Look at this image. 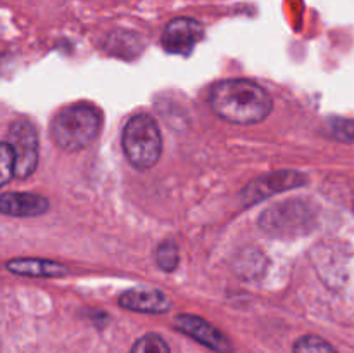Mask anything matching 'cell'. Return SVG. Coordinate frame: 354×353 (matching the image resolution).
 Listing matches in <instances>:
<instances>
[{
  "label": "cell",
  "mask_w": 354,
  "mask_h": 353,
  "mask_svg": "<svg viewBox=\"0 0 354 353\" xmlns=\"http://www.w3.org/2000/svg\"><path fill=\"white\" fill-rule=\"evenodd\" d=\"M211 107L223 120L237 125H254L272 113V97L251 80H225L211 89Z\"/></svg>",
  "instance_id": "obj_1"
},
{
  "label": "cell",
  "mask_w": 354,
  "mask_h": 353,
  "mask_svg": "<svg viewBox=\"0 0 354 353\" xmlns=\"http://www.w3.org/2000/svg\"><path fill=\"white\" fill-rule=\"evenodd\" d=\"M100 128V116L88 104H73L55 114L50 125V135L59 147L80 151L92 144Z\"/></svg>",
  "instance_id": "obj_2"
},
{
  "label": "cell",
  "mask_w": 354,
  "mask_h": 353,
  "mask_svg": "<svg viewBox=\"0 0 354 353\" xmlns=\"http://www.w3.org/2000/svg\"><path fill=\"white\" fill-rule=\"evenodd\" d=\"M123 149L128 161L138 170H149L159 161L162 138L158 123L149 114H137L123 130Z\"/></svg>",
  "instance_id": "obj_3"
},
{
  "label": "cell",
  "mask_w": 354,
  "mask_h": 353,
  "mask_svg": "<svg viewBox=\"0 0 354 353\" xmlns=\"http://www.w3.org/2000/svg\"><path fill=\"white\" fill-rule=\"evenodd\" d=\"M6 142L16 158V176H30L38 165V137L33 125L30 121H14Z\"/></svg>",
  "instance_id": "obj_4"
},
{
  "label": "cell",
  "mask_w": 354,
  "mask_h": 353,
  "mask_svg": "<svg viewBox=\"0 0 354 353\" xmlns=\"http://www.w3.org/2000/svg\"><path fill=\"white\" fill-rule=\"evenodd\" d=\"M204 37V30L197 21L190 17H176L169 21L162 33V47L171 54L187 55L194 51L201 38Z\"/></svg>",
  "instance_id": "obj_5"
},
{
  "label": "cell",
  "mask_w": 354,
  "mask_h": 353,
  "mask_svg": "<svg viewBox=\"0 0 354 353\" xmlns=\"http://www.w3.org/2000/svg\"><path fill=\"white\" fill-rule=\"evenodd\" d=\"M175 324L180 331L199 341L201 345L207 346V348L214 350L218 353H232V345L227 336L218 331L209 322L204 320V318L197 317V315L183 314L175 318Z\"/></svg>",
  "instance_id": "obj_6"
},
{
  "label": "cell",
  "mask_w": 354,
  "mask_h": 353,
  "mask_svg": "<svg viewBox=\"0 0 354 353\" xmlns=\"http://www.w3.org/2000/svg\"><path fill=\"white\" fill-rule=\"evenodd\" d=\"M304 182H306V179L303 175H299V173L279 172L273 173V175L261 176V179L249 183L242 196H244L245 203L254 204L258 201L273 196L275 192H282V190L290 189V187L303 185Z\"/></svg>",
  "instance_id": "obj_7"
},
{
  "label": "cell",
  "mask_w": 354,
  "mask_h": 353,
  "mask_svg": "<svg viewBox=\"0 0 354 353\" xmlns=\"http://www.w3.org/2000/svg\"><path fill=\"white\" fill-rule=\"evenodd\" d=\"M120 305L128 310L144 311V314H165L171 307L165 293L159 289H145V287L128 289L127 293L121 294Z\"/></svg>",
  "instance_id": "obj_8"
},
{
  "label": "cell",
  "mask_w": 354,
  "mask_h": 353,
  "mask_svg": "<svg viewBox=\"0 0 354 353\" xmlns=\"http://www.w3.org/2000/svg\"><path fill=\"white\" fill-rule=\"evenodd\" d=\"M47 208V199L38 194L6 192L0 197V210L3 215H10V217H38L45 213Z\"/></svg>",
  "instance_id": "obj_9"
},
{
  "label": "cell",
  "mask_w": 354,
  "mask_h": 353,
  "mask_svg": "<svg viewBox=\"0 0 354 353\" xmlns=\"http://www.w3.org/2000/svg\"><path fill=\"white\" fill-rule=\"evenodd\" d=\"M7 269L17 275L30 277H64L68 275V269L55 262L38 258H17L7 263Z\"/></svg>",
  "instance_id": "obj_10"
},
{
  "label": "cell",
  "mask_w": 354,
  "mask_h": 353,
  "mask_svg": "<svg viewBox=\"0 0 354 353\" xmlns=\"http://www.w3.org/2000/svg\"><path fill=\"white\" fill-rule=\"evenodd\" d=\"M292 353H337L330 343L318 336H303L294 345Z\"/></svg>",
  "instance_id": "obj_11"
},
{
  "label": "cell",
  "mask_w": 354,
  "mask_h": 353,
  "mask_svg": "<svg viewBox=\"0 0 354 353\" xmlns=\"http://www.w3.org/2000/svg\"><path fill=\"white\" fill-rule=\"evenodd\" d=\"M131 353H171L165 339L158 334H145L131 348Z\"/></svg>",
  "instance_id": "obj_12"
},
{
  "label": "cell",
  "mask_w": 354,
  "mask_h": 353,
  "mask_svg": "<svg viewBox=\"0 0 354 353\" xmlns=\"http://www.w3.org/2000/svg\"><path fill=\"white\" fill-rule=\"evenodd\" d=\"M156 258H158V265L161 266L162 270L171 272V270H175L176 266H178V248H176L175 242L171 241L162 242L158 248Z\"/></svg>",
  "instance_id": "obj_13"
},
{
  "label": "cell",
  "mask_w": 354,
  "mask_h": 353,
  "mask_svg": "<svg viewBox=\"0 0 354 353\" xmlns=\"http://www.w3.org/2000/svg\"><path fill=\"white\" fill-rule=\"evenodd\" d=\"M0 159H2V165H0V176H2V185H6L14 175H16V158H14V152L10 149V145L7 142H3L2 149H0Z\"/></svg>",
  "instance_id": "obj_14"
},
{
  "label": "cell",
  "mask_w": 354,
  "mask_h": 353,
  "mask_svg": "<svg viewBox=\"0 0 354 353\" xmlns=\"http://www.w3.org/2000/svg\"><path fill=\"white\" fill-rule=\"evenodd\" d=\"M332 134L342 142L354 141V121L351 120H334L330 121Z\"/></svg>",
  "instance_id": "obj_15"
}]
</instances>
